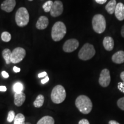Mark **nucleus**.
<instances>
[{"label":"nucleus","mask_w":124,"mask_h":124,"mask_svg":"<svg viewBox=\"0 0 124 124\" xmlns=\"http://www.w3.org/2000/svg\"><path fill=\"white\" fill-rule=\"evenodd\" d=\"M75 106L80 112L84 114H88L92 110L93 103L87 96L81 95L76 99Z\"/></svg>","instance_id":"obj_1"},{"label":"nucleus","mask_w":124,"mask_h":124,"mask_svg":"<svg viewBox=\"0 0 124 124\" xmlns=\"http://www.w3.org/2000/svg\"><path fill=\"white\" fill-rule=\"evenodd\" d=\"M67 33V28L62 21L55 23L52 28L51 37L55 41H59L63 39Z\"/></svg>","instance_id":"obj_2"},{"label":"nucleus","mask_w":124,"mask_h":124,"mask_svg":"<svg viewBox=\"0 0 124 124\" xmlns=\"http://www.w3.org/2000/svg\"><path fill=\"white\" fill-rule=\"evenodd\" d=\"M52 101L56 104L61 103L66 98V91L62 85H57L52 89L51 94Z\"/></svg>","instance_id":"obj_3"},{"label":"nucleus","mask_w":124,"mask_h":124,"mask_svg":"<svg viewBox=\"0 0 124 124\" xmlns=\"http://www.w3.org/2000/svg\"><path fill=\"white\" fill-rule=\"evenodd\" d=\"M15 20L18 27H24L27 25L29 21V15L26 8L21 7L17 10Z\"/></svg>","instance_id":"obj_4"},{"label":"nucleus","mask_w":124,"mask_h":124,"mask_svg":"<svg viewBox=\"0 0 124 124\" xmlns=\"http://www.w3.org/2000/svg\"><path fill=\"white\" fill-rule=\"evenodd\" d=\"M93 28L96 33L101 34L105 31L106 23L105 17L103 15L98 14L93 17L92 20Z\"/></svg>","instance_id":"obj_5"},{"label":"nucleus","mask_w":124,"mask_h":124,"mask_svg":"<svg viewBox=\"0 0 124 124\" xmlns=\"http://www.w3.org/2000/svg\"><path fill=\"white\" fill-rule=\"evenodd\" d=\"M95 54V49L93 45L89 43H86L79 51L78 57L80 59L86 61L91 59Z\"/></svg>","instance_id":"obj_6"},{"label":"nucleus","mask_w":124,"mask_h":124,"mask_svg":"<svg viewBox=\"0 0 124 124\" xmlns=\"http://www.w3.org/2000/svg\"><path fill=\"white\" fill-rule=\"evenodd\" d=\"M26 56V51L21 47H17L12 52L11 63H18L24 59Z\"/></svg>","instance_id":"obj_7"},{"label":"nucleus","mask_w":124,"mask_h":124,"mask_svg":"<svg viewBox=\"0 0 124 124\" xmlns=\"http://www.w3.org/2000/svg\"><path fill=\"white\" fill-rule=\"evenodd\" d=\"M79 43L78 40L75 39H71L67 40L64 43L63 46V49L65 52L70 53V52H74L78 48Z\"/></svg>","instance_id":"obj_8"},{"label":"nucleus","mask_w":124,"mask_h":124,"mask_svg":"<svg viewBox=\"0 0 124 124\" xmlns=\"http://www.w3.org/2000/svg\"><path fill=\"white\" fill-rule=\"evenodd\" d=\"M111 81L110 74L108 69H105L102 70L101 72L100 78H99V83L103 87H106L110 85Z\"/></svg>","instance_id":"obj_9"},{"label":"nucleus","mask_w":124,"mask_h":124,"mask_svg":"<svg viewBox=\"0 0 124 124\" xmlns=\"http://www.w3.org/2000/svg\"><path fill=\"white\" fill-rule=\"evenodd\" d=\"M63 4L62 1H59V0L54 1L50 11L51 16L54 17H58L63 13Z\"/></svg>","instance_id":"obj_10"},{"label":"nucleus","mask_w":124,"mask_h":124,"mask_svg":"<svg viewBox=\"0 0 124 124\" xmlns=\"http://www.w3.org/2000/svg\"><path fill=\"white\" fill-rule=\"evenodd\" d=\"M16 5V0H5L1 5V9L4 11L10 13L13 10Z\"/></svg>","instance_id":"obj_11"},{"label":"nucleus","mask_w":124,"mask_h":124,"mask_svg":"<svg viewBox=\"0 0 124 124\" xmlns=\"http://www.w3.org/2000/svg\"><path fill=\"white\" fill-rule=\"evenodd\" d=\"M49 24V20L46 17L42 16H40L37 21L36 24V27L39 30H43L46 28Z\"/></svg>","instance_id":"obj_12"},{"label":"nucleus","mask_w":124,"mask_h":124,"mask_svg":"<svg viewBox=\"0 0 124 124\" xmlns=\"http://www.w3.org/2000/svg\"><path fill=\"white\" fill-rule=\"evenodd\" d=\"M115 16L119 21L124 20V5L121 2L117 4L115 9Z\"/></svg>","instance_id":"obj_13"},{"label":"nucleus","mask_w":124,"mask_h":124,"mask_svg":"<svg viewBox=\"0 0 124 124\" xmlns=\"http://www.w3.org/2000/svg\"><path fill=\"white\" fill-rule=\"evenodd\" d=\"M14 103L16 106L19 107L22 106L26 99V95L23 92L15 93L14 95Z\"/></svg>","instance_id":"obj_14"},{"label":"nucleus","mask_w":124,"mask_h":124,"mask_svg":"<svg viewBox=\"0 0 124 124\" xmlns=\"http://www.w3.org/2000/svg\"><path fill=\"white\" fill-rule=\"evenodd\" d=\"M103 46L106 51H112L114 46V41L110 36H106L103 39Z\"/></svg>","instance_id":"obj_15"},{"label":"nucleus","mask_w":124,"mask_h":124,"mask_svg":"<svg viewBox=\"0 0 124 124\" xmlns=\"http://www.w3.org/2000/svg\"><path fill=\"white\" fill-rule=\"evenodd\" d=\"M113 62L116 64H121L124 63V51H119L116 52L111 58Z\"/></svg>","instance_id":"obj_16"},{"label":"nucleus","mask_w":124,"mask_h":124,"mask_svg":"<svg viewBox=\"0 0 124 124\" xmlns=\"http://www.w3.org/2000/svg\"><path fill=\"white\" fill-rule=\"evenodd\" d=\"M116 5H117V2H116V0H111L106 5L105 9L108 12V13L112 15L115 12Z\"/></svg>","instance_id":"obj_17"},{"label":"nucleus","mask_w":124,"mask_h":124,"mask_svg":"<svg viewBox=\"0 0 124 124\" xmlns=\"http://www.w3.org/2000/svg\"><path fill=\"white\" fill-rule=\"evenodd\" d=\"M37 124H55V120L53 117L46 116L40 119Z\"/></svg>","instance_id":"obj_18"},{"label":"nucleus","mask_w":124,"mask_h":124,"mask_svg":"<svg viewBox=\"0 0 124 124\" xmlns=\"http://www.w3.org/2000/svg\"><path fill=\"white\" fill-rule=\"evenodd\" d=\"M2 56L4 59L5 60L6 63L7 64H9L11 63V55H12V52L10 49L8 48L4 49L3 50L2 52Z\"/></svg>","instance_id":"obj_19"},{"label":"nucleus","mask_w":124,"mask_h":124,"mask_svg":"<svg viewBox=\"0 0 124 124\" xmlns=\"http://www.w3.org/2000/svg\"><path fill=\"white\" fill-rule=\"evenodd\" d=\"M44 102V97L41 94L39 95L37 97L35 101L33 102V105L35 108H41L43 105Z\"/></svg>","instance_id":"obj_20"},{"label":"nucleus","mask_w":124,"mask_h":124,"mask_svg":"<svg viewBox=\"0 0 124 124\" xmlns=\"http://www.w3.org/2000/svg\"><path fill=\"white\" fill-rule=\"evenodd\" d=\"M14 124H25V116L21 113L17 114L14 120Z\"/></svg>","instance_id":"obj_21"},{"label":"nucleus","mask_w":124,"mask_h":124,"mask_svg":"<svg viewBox=\"0 0 124 124\" xmlns=\"http://www.w3.org/2000/svg\"><path fill=\"white\" fill-rule=\"evenodd\" d=\"M54 2L52 1H48L46 2L43 5V8L44 9L45 12H50Z\"/></svg>","instance_id":"obj_22"},{"label":"nucleus","mask_w":124,"mask_h":124,"mask_svg":"<svg viewBox=\"0 0 124 124\" xmlns=\"http://www.w3.org/2000/svg\"><path fill=\"white\" fill-rule=\"evenodd\" d=\"M12 39L11 35L8 32H4L1 34V39L4 42H9Z\"/></svg>","instance_id":"obj_23"},{"label":"nucleus","mask_w":124,"mask_h":124,"mask_svg":"<svg viewBox=\"0 0 124 124\" xmlns=\"http://www.w3.org/2000/svg\"><path fill=\"white\" fill-rule=\"evenodd\" d=\"M23 89V85L21 83L17 82L15 83L13 86V90L15 93H21L22 92Z\"/></svg>","instance_id":"obj_24"},{"label":"nucleus","mask_w":124,"mask_h":124,"mask_svg":"<svg viewBox=\"0 0 124 124\" xmlns=\"http://www.w3.org/2000/svg\"><path fill=\"white\" fill-rule=\"evenodd\" d=\"M15 117L16 116L15 111L13 110L9 111L8 113V116L7 121L9 122H12L13 121H14V120H15Z\"/></svg>","instance_id":"obj_25"},{"label":"nucleus","mask_w":124,"mask_h":124,"mask_svg":"<svg viewBox=\"0 0 124 124\" xmlns=\"http://www.w3.org/2000/svg\"><path fill=\"white\" fill-rule=\"evenodd\" d=\"M117 106L122 110H124V97L121 98L117 101Z\"/></svg>","instance_id":"obj_26"},{"label":"nucleus","mask_w":124,"mask_h":124,"mask_svg":"<svg viewBox=\"0 0 124 124\" xmlns=\"http://www.w3.org/2000/svg\"><path fill=\"white\" fill-rule=\"evenodd\" d=\"M118 89L122 93H124V83L123 82H119L118 83Z\"/></svg>","instance_id":"obj_27"},{"label":"nucleus","mask_w":124,"mask_h":124,"mask_svg":"<svg viewBox=\"0 0 124 124\" xmlns=\"http://www.w3.org/2000/svg\"><path fill=\"white\" fill-rule=\"evenodd\" d=\"M78 124H90L89 121L87 119H82L79 121Z\"/></svg>","instance_id":"obj_28"},{"label":"nucleus","mask_w":124,"mask_h":124,"mask_svg":"<svg viewBox=\"0 0 124 124\" xmlns=\"http://www.w3.org/2000/svg\"><path fill=\"white\" fill-rule=\"evenodd\" d=\"M49 80V77H48V76H46V77H45L44 79H42V80H41V83H42V84H45V83H46V82H48Z\"/></svg>","instance_id":"obj_29"},{"label":"nucleus","mask_w":124,"mask_h":124,"mask_svg":"<svg viewBox=\"0 0 124 124\" xmlns=\"http://www.w3.org/2000/svg\"><path fill=\"white\" fill-rule=\"evenodd\" d=\"M46 76H47V74H46V72H41V73H40L39 74L38 77L39 78H42V77H46Z\"/></svg>","instance_id":"obj_30"},{"label":"nucleus","mask_w":124,"mask_h":124,"mask_svg":"<svg viewBox=\"0 0 124 124\" xmlns=\"http://www.w3.org/2000/svg\"><path fill=\"white\" fill-rule=\"evenodd\" d=\"M2 75L3 76V77L5 78H9V74L5 71H3L2 72Z\"/></svg>","instance_id":"obj_31"},{"label":"nucleus","mask_w":124,"mask_h":124,"mask_svg":"<svg viewBox=\"0 0 124 124\" xmlns=\"http://www.w3.org/2000/svg\"><path fill=\"white\" fill-rule=\"evenodd\" d=\"M95 1L99 4H103L106 2L107 0H95Z\"/></svg>","instance_id":"obj_32"},{"label":"nucleus","mask_w":124,"mask_h":124,"mask_svg":"<svg viewBox=\"0 0 124 124\" xmlns=\"http://www.w3.org/2000/svg\"><path fill=\"white\" fill-rule=\"evenodd\" d=\"M7 87L5 86H0V91H2V92H5L7 91Z\"/></svg>","instance_id":"obj_33"},{"label":"nucleus","mask_w":124,"mask_h":124,"mask_svg":"<svg viewBox=\"0 0 124 124\" xmlns=\"http://www.w3.org/2000/svg\"><path fill=\"white\" fill-rule=\"evenodd\" d=\"M20 70H21V69H20V68L17 67H16V66L13 67V71H14V72H19L20 71Z\"/></svg>","instance_id":"obj_34"},{"label":"nucleus","mask_w":124,"mask_h":124,"mask_svg":"<svg viewBox=\"0 0 124 124\" xmlns=\"http://www.w3.org/2000/svg\"><path fill=\"white\" fill-rule=\"evenodd\" d=\"M108 124H120L119 122L114 120H110L109 122H108Z\"/></svg>","instance_id":"obj_35"},{"label":"nucleus","mask_w":124,"mask_h":124,"mask_svg":"<svg viewBox=\"0 0 124 124\" xmlns=\"http://www.w3.org/2000/svg\"><path fill=\"white\" fill-rule=\"evenodd\" d=\"M120 78L122 80V82H123V83H124V71H122L121 73Z\"/></svg>","instance_id":"obj_36"},{"label":"nucleus","mask_w":124,"mask_h":124,"mask_svg":"<svg viewBox=\"0 0 124 124\" xmlns=\"http://www.w3.org/2000/svg\"><path fill=\"white\" fill-rule=\"evenodd\" d=\"M121 34L122 38H124V25L122 27L121 31Z\"/></svg>","instance_id":"obj_37"},{"label":"nucleus","mask_w":124,"mask_h":124,"mask_svg":"<svg viewBox=\"0 0 124 124\" xmlns=\"http://www.w3.org/2000/svg\"><path fill=\"white\" fill-rule=\"evenodd\" d=\"M25 124H31L30 122H25Z\"/></svg>","instance_id":"obj_38"},{"label":"nucleus","mask_w":124,"mask_h":124,"mask_svg":"<svg viewBox=\"0 0 124 124\" xmlns=\"http://www.w3.org/2000/svg\"><path fill=\"white\" fill-rule=\"evenodd\" d=\"M28 1H33V0H28Z\"/></svg>","instance_id":"obj_39"}]
</instances>
